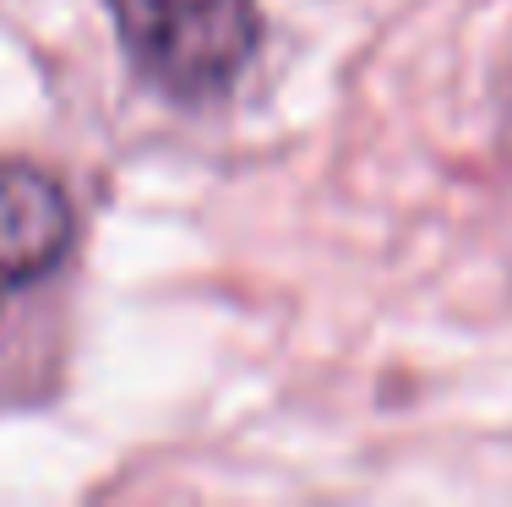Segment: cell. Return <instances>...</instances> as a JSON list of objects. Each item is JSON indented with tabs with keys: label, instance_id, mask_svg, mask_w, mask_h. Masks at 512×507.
Instances as JSON below:
<instances>
[{
	"label": "cell",
	"instance_id": "obj_1",
	"mask_svg": "<svg viewBox=\"0 0 512 507\" xmlns=\"http://www.w3.org/2000/svg\"><path fill=\"white\" fill-rule=\"evenodd\" d=\"M109 17L131 66L180 104L218 99L262 39L256 0H109Z\"/></svg>",
	"mask_w": 512,
	"mask_h": 507
},
{
	"label": "cell",
	"instance_id": "obj_2",
	"mask_svg": "<svg viewBox=\"0 0 512 507\" xmlns=\"http://www.w3.org/2000/svg\"><path fill=\"white\" fill-rule=\"evenodd\" d=\"M77 219L55 175L0 159V311L17 289L50 279L71 251Z\"/></svg>",
	"mask_w": 512,
	"mask_h": 507
}]
</instances>
